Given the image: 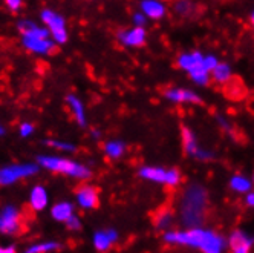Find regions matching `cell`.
<instances>
[{"label":"cell","mask_w":254,"mask_h":253,"mask_svg":"<svg viewBox=\"0 0 254 253\" xmlns=\"http://www.w3.org/2000/svg\"><path fill=\"white\" fill-rule=\"evenodd\" d=\"M49 201V195L48 190L43 186H35L32 187L31 193H29V206L32 210L35 212H42L46 209Z\"/></svg>","instance_id":"4fadbf2b"},{"label":"cell","mask_w":254,"mask_h":253,"mask_svg":"<svg viewBox=\"0 0 254 253\" xmlns=\"http://www.w3.org/2000/svg\"><path fill=\"white\" fill-rule=\"evenodd\" d=\"M222 92L228 100H234V101H239L244 100L248 94V89L245 86V83L236 76H231L228 82H225L222 86Z\"/></svg>","instance_id":"ba28073f"},{"label":"cell","mask_w":254,"mask_h":253,"mask_svg":"<svg viewBox=\"0 0 254 253\" xmlns=\"http://www.w3.org/2000/svg\"><path fill=\"white\" fill-rule=\"evenodd\" d=\"M228 244H230L231 252H234V253H247V252L251 250L253 241L250 238H247L245 233L236 230V232L231 233V237L228 240Z\"/></svg>","instance_id":"5bb4252c"},{"label":"cell","mask_w":254,"mask_h":253,"mask_svg":"<svg viewBox=\"0 0 254 253\" xmlns=\"http://www.w3.org/2000/svg\"><path fill=\"white\" fill-rule=\"evenodd\" d=\"M144 22H146V14H144V12H138V14L133 15V23L136 26H142Z\"/></svg>","instance_id":"d6a6232c"},{"label":"cell","mask_w":254,"mask_h":253,"mask_svg":"<svg viewBox=\"0 0 254 253\" xmlns=\"http://www.w3.org/2000/svg\"><path fill=\"white\" fill-rule=\"evenodd\" d=\"M250 22H251V25H253V28H254V12H253L251 17H250Z\"/></svg>","instance_id":"8d00e7d4"},{"label":"cell","mask_w":254,"mask_h":253,"mask_svg":"<svg viewBox=\"0 0 254 253\" xmlns=\"http://www.w3.org/2000/svg\"><path fill=\"white\" fill-rule=\"evenodd\" d=\"M164 97L176 101V103H196V104H202V100L197 94L187 91V89H181V87H167L164 91Z\"/></svg>","instance_id":"8fae6325"},{"label":"cell","mask_w":254,"mask_h":253,"mask_svg":"<svg viewBox=\"0 0 254 253\" xmlns=\"http://www.w3.org/2000/svg\"><path fill=\"white\" fill-rule=\"evenodd\" d=\"M19 31L22 35H26V37H49L51 34L48 28H43L31 20L19 22Z\"/></svg>","instance_id":"9a60e30c"},{"label":"cell","mask_w":254,"mask_h":253,"mask_svg":"<svg viewBox=\"0 0 254 253\" xmlns=\"http://www.w3.org/2000/svg\"><path fill=\"white\" fill-rule=\"evenodd\" d=\"M175 11H176V14L186 17V19H190V17L194 15V12H197V8L194 3L190 2V0H178L175 3Z\"/></svg>","instance_id":"d4e9b609"},{"label":"cell","mask_w":254,"mask_h":253,"mask_svg":"<svg viewBox=\"0 0 254 253\" xmlns=\"http://www.w3.org/2000/svg\"><path fill=\"white\" fill-rule=\"evenodd\" d=\"M46 144H48V146H51V148H56V149H60V151H66V152H74V151H75V146H74V144L66 143V141L48 140Z\"/></svg>","instance_id":"f1b7e54d"},{"label":"cell","mask_w":254,"mask_h":253,"mask_svg":"<svg viewBox=\"0 0 254 253\" xmlns=\"http://www.w3.org/2000/svg\"><path fill=\"white\" fill-rule=\"evenodd\" d=\"M141 9H142L144 14H146L147 17H150V19H153V20L161 19V17L166 14L164 5H162L161 2H158V0H142Z\"/></svg>","instance_id":"d6986e66"},{"label":"cell","mask_w":254,"mask_h":253,"mask_svg":"<svg viewBox=\"0 0 254 253\" xmlns=\"http://www.w3.org/2000/svg\"><path fill=\"white\" fill-rule=\"evenodd\" d=\"M66 103L69 106V109H70V114L72 117H74L77 120V123L80 126H84L86 124V111H84V106L81 103V100L77 97V95H67L66 98Z\"/></svg>","instance_id":"2e32d148"},{"label":"cell","mask_w":254,"mask_h":253,"mask_svg":"<svg viewBox=\"0 0 254 253\" xmlns=\"http://www.w3.org/2000/svg\"><path fill=\"white\" fill-rule=\"evenodd\" d=\"M66 226H67V229L69 230H72V232H77V230H80L81 229V221H80V218H78V216L74 213V215H72L70 216V218L64 223Z\"/></svg>","instance_id":"f546056e"},{"label":"cell","mask_w":254,"mask_h":253,"mask_svg":"<svg viewBox=\"0 0 254 253\" xmlns=\"http://www.w3.org/2000/svg\"><path fill=\"white\" fill-rule=\"evenodd\" d=\"M230 187L236 192H239V193H244V192H248L251 189V183L248 181L247 178L238 175V176H233L231 178V181H230Z\"/></svg>","instance_id":"4316f807"},{"label":"cell","mask_w":254,"mask_h":253,"mask_svg":"<svg viewBox=\"0 0 254 253\" xmlns=\"http://www.w3.org/2000/svg\"><path fill=\"white\" fill-rule=\"evenodd\" d=\"M22 230V215L12 206H6L0 210V233L17 235Z\"/></svg>","instance_id":"8992f818"},{"label":"cell","mask_w":254,"mask_h":253,"mask_svg":"<svg viewBox=\"0 0 254 253\" xmlns=\"http://www.w3.org/2000/svg\"><path fill=\"white\" fill-rule=\"evenodd\" d=\"M253 179H254V178H253Z\"/></svg>","instance_id":"f35d334b"},{"label":"cell","mask_w":254,"mask_h":253,"mask_svg":"<svg viewBox=\"0 0 254 253\" xmlns=\"http://www.w3.org/2000/svg\"><path fill=\"white\" fill-rule=\"evenodd\" d=\"M15 247L14 246H8V247H0V253H14Z\"/></svg>","instance_id":"e575fe53"},{"label":"cell","mask_w":254,"mask_h":253,"mask_svg":"<svg viewBox=\"0 0 254 253\" xmlns=\"http://www.w3.org/2000/svg\"><path fill=\"white\" fill-rule=\"evenodd\" d=\"M124 151H126V148L121 141H107L104 144V154L111 160H117V158L123 157Z\"/></svg>","instance_id":"cb8c5ba5"},{"label":"cell","mask_w":254,"mask_h":253,"mask_svg":"<svg viewBox=\"0 0 254 253\" xmlns=\"http://www.w3.org/2000/svg\"><path fill=\"white\" fill-rule=\"evenodd\" d=\"M5 134V129L2 128V126H0V135H3Z\"/></svg>","instance_id":"74e56055"},{"label":"cell","mask_w":254,"mask_h":253,"mask_svg":"<svg viewBox=\"0 0 254 253\" xmlns=\"http://www.w3.org/2000/svg\"><path fill=\"white\" fill-rule=\"evenodd\" d=\"M164 241L170 246L197 247L205 253H217L224 249V240L214 232L191 229L187 232H167Z\"/></svg>","instance_id":"6da1fadb"},{"label":"cell","mask_w":254,"mask_h":253,"mask_svg":"<svg viewBox=\"0 0 254 253\" xmlns=\"http://www.w3.org/2000/svg\"><path fill=\"white\" fill-rule=\"evenodd\" d=\"M72 215H74V206L67 201H60L51 209V216L59 223H66Z\"/></svg>","instance_id":"e0dca14e"},{"label":"cell","mask_w":254,"mask_h":253,"mask_svg":"<svg viewBox=\"0 0 254 253\" xmlns=\"http://www.w3.org/2000/svg\"><path fill=\"white\" fill-rule=\"evenodd\" d=\"M19 132H20L22 137H29V135H32V132H34V124H32V123H28V121H26V123H22Z\"/></svg>","instance_id":"4dcf8cb0"},{"label":"cell","mask_w":254,"mask_h":253,"mask_svg":"<svg viewBox=\"0 0 254 253\" xmlns=\"http://www.w3.org/2000/svg\"><path fill=\"white\" fill-rule=\"evenodd\" d=\"M181 134H183V148H184L186 155L199 157L197 143H196V138H194L193 132L189 128H186V126H183V128H181Z\"/></svg>","instance_id":"44dd1931"},{"label":"cell","mask_w":254,"mask_h":253,"mask_svg":"<svg viewBox=\"0 0 254 253\" xmlns=\"http://www.w3.org/2000/svg\"><path fill=\"white\" fill-rule=\"evenodd\" d=\"M22 43L29 52L39 54V56L52 54L56 51V45H57L52 40V37H26V35H22Z\"/></svg>","instance_id":"52a82bcc"},{"label":"cell","mask_w":254,"mask_h":253,"mask_svg":"<svg viewBox=\"0 0 254 253\" xmlns=\"http://www.w3.org/2000/svg\"><path fill=\"white\" fill-rule=\"evenodd\" d=\"M166 175H167V170L162 168L146 166L139 169V176L149 179V181H155V183H166Z\"/></svg>","instance_id":"7402d4cb"},{"label":"cell","mask_w":254,"mask_h":253,"mask_svg":"<svg viewBox=\"0 0 254 253\" xmlns=\"http://www.w3.org/2000/svg\"><path fill=\"white\" fill-rule=\"evenodd\" d=\"M118 241V233L115 230H101L94 235V247L98 252H107Z\"/></svg>","instance_id":"7c38bea8"},{"label":"cell","mask_w":254,"mask_h":253,"mask_svg":"<svg viewBox=\"0 0 254 253\" xmlns=\"http://www.w3.org/2000/svg\"><path fill=\"white\" fill-rule=\"evenodd\" d=\"M42 22L46 25V28L51 32L52 40L57 45H63L67 42V28H66V22L64 19L52 9H45L42 12Z\"/></svg>","instance_id":"5b68a950"},{"label":"cell","mask_w":254,"mask_h":253,"mask_svg":"<svg viewBox=\"0 0 254 253\" xmlns=\"http://www.w3.org/2000/svg\"><path fill=\"white\" fill-rule=\"evenodd\" d=\"M39 172V166L34 163L25 165H11L0 169V186H11L23 178H29Z\"/></svg>","instance_id":"277c9868"},{"label":"cell","mask_w":254,"mask_h":253,"mask_svg":"<svg viewBox=\"0 0 254 253\" xmlns=\"http://www.w3.org/2000/svg\"><path fill=\"white\" fill-rule=\"evenodd\" d=\"M118 40L129 48H139L146 43V29L142 26H133L132 29H124L118 32Z\"/></svg>","instance_id":"9c48e42d"},{"label":"cell","mask_w":254,"mask_h":253,"mask_svg":"<svg viewBox=\"0 0 254 253\" xmlns=\"http://www.w3.org/2000/svg\"><path fill=\"white\" fill-rule=\"evenodd\" d=\"M39 165L54 173H63L77 179H89L90 178V170L80 165L77 161H72L63 157H52V155H42L39 157Z\"/></svg>","instance_id":"3957f363"},{"label":"cell","mask_w":254,"mask_h":253,"mask_svg":"<svg viewBox=\"0 0 254 253\" xmlns=\"http://www.w3.org/2000/svg\"><path fill=\"white\" fill-rule=\"evenodd\" d=\"M5 3L11 11H19L22 8V0H5Z\"/></svg>","instance_id":"1f68e13d"},{"label":"cell","mask_w":254,"mask_h":253,"mask_svg":"<svg viewBox=\"0 0 254 253\" xmlns=\"http://www.w3.org/2000/svg\"><path fill=\"white\" fill-rule=\"evenodd\" d=\"M211 74H210V77H211V80L216 83V84H219V86H222L225 82H228L230 80V77L233 76L231 74V69H230V66L228 65H225V63H217L211 71Z\"/></svg>","instance_id":"603a6c76"},{"label":"cell","mask_w":254,"mask_h":253,"mask_svg":"<svg viewBox=\"0 0 254 253\" xmlns=\"http://www.w3.org/2000/svg\"><path fill=\"white\" fill-rule=\"evenodd\" d=\"M204 65H205V68H207L208 71H211V69L217 65V60H216L214 57L208 56V57H205V59H204Z\"/></svg>","instance_id":"836d02e7"},{"label":"cell","mask_w":254,"mask_h":253,"mask_svg":"<svg viewBox=\"0 0 254 253\" xmlns=\"http://www.w3.org/2000/svg\"><path fill=\"white\" fill-rule=\"evenodd\" d=\"M247 206L254 207V193H250V195L247 196Z\"/></svg>","instance_id":"d590c367"},{"label":"cell","mask_w":254,"mask_h":253,"mask_svg":"<svg viewBox=\"0 0 254 253\" xmlns=\"http://www.w3.org/2000/svg\"><path fill=\"white\" fill-rule=\"evenodd\" d=\"M172 220H173V209L169 206L161 207L153 216V226L158 230H166L172 224Z\"/></svg>","instance_id":"ffe728a7"},{"label":"cell","mask_w":254,"mask_h":253,"mask_svg":"<svg viewBox=\"0 0 254 253\" xmlns=\"http://www.w3.org/2000/svg\"><path fill=\"white\" fill-rule=\"evenodd\" d=\"M75 200L77 204L81 209H95L100 204V198H98V190L92 186H81L75 192Z\"/></svg>","instance_id":"30bf717a"},{"label":"cell","mask_w":254,"mask_h":253,"mask_svg":"<svg viewBox=\"0 0 254 253\" xmlns=\"http://www.w3.org/2000/svg\"><path fill=\"white\" fill-rule=\"evenodd\" d=\"M207 210V196L205 190L199 186H191L186 190L183 204H181V215L189 226H197L205 218Z\"/></svg>","instance_id":"7a4b0ae2"},{"label":"cell","mask_w":254,"mask_h":253,"mask_svg":"<svg viewBox=\"0 0 254 253\" xmlns=\"http://www.w3.org/2000/svg\"><path fill=\"white\" fill-rule=\"evenodd\" d=\"M60 249V244L56 241H48V243H40V244H34L31 246L26 252L28 253H49Z\"/></svg>","instance_id":"484cf974"},{"label":"cell","mask_w":254,"mask_h":253,"mask_svg":"<svg viewBox=\"0 0 254 253\" xmlns=\"http://www.w3.org/2000/svg\"><path fill=\"white\" fill-rule=\"evenodd\" d=\"M179 183H181V172L178 170V169H169L167 170V175H166V186H169V187H178L179 186Z\"/></svg>","instance_id":"83f0119b"},{"label":"cell","mask_w":254,"mask_h":253,"mask_svg":"<svg viewBox=\"0 0 254 253\" xmlns=\"http://www.w3.org/2000/svg\"><path fill=\"white\" fill-rule=\"evenodd\" d=\"M204 65V57L199 52H191V54H183V56L178 57V66L181 69H184L187 72L193 71L197 66Z\"/></svg>","instance_id":"ac0fdd59"}]
</instances>
